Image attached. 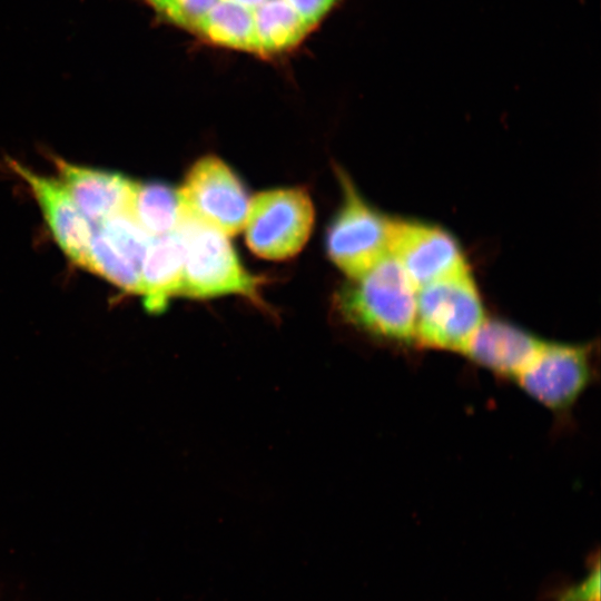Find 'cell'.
<instances>
[{"mask_svg":"<svg viewBox=\"0 0 601 601\" xmlns=\"http://www.w3.org/2000/svg\"><path fill=\"white\" fill-rule=\"evenodd\" d=\"M199 41L262 59L297 48L341 0H144Z\"/></svg>","mask_w":601,"mask_h":601,"instance_id":"1","label":"cell"},{"mask_svg":"<svg viewBox=\"0 0 601 601\" xmlns=\"http://www.w3.org/2000/svg\"><path fill=\"white\" fill-rule=\"evenodd\" d=\"M416 287L390 254L345 285L336 306L345 321L368 335L415 345Z\"/></svg>","mask_w":601,"mask_h":601,"instance_id":"2","label":"cell"},{"mask_svg":"<svg viewBox=\"0 0 601 601\" xmlns=\"http://www.w3.org/2000/svg\"><path fill=\"white\" fill-rule=\"evenodd\" d=\"M177 230L185 249L180 296L259 299L263 278L244 267L228 235L184 211Z\"/></svg>","mask_w":601,"mask_h":601,"instance_id":"3","label":"cell"},{"mask_svg":"<svg viewBox=\"0 0 601 601\" xmlns=\"http://www.w3.org/2000/svg\"><path fill=\"white\" fill-rule=\"evenodd\" d=\"M485 319L469 268L417 288L415 346L461 353Z\"/></svg>","mask_w":601,"mask_h":601,"instance_id":"4","label":"cell"},{"mask_svg":"<svg viewBox=\"0 0 601 601\" xmlns=\"http://www.w3.org/2000/svg\"><path fill=\"white\" fill-rule=\"evenodd\" d=\"M314 216V205L305 188L260 191L249 203L244 224L246 243L262 258L288 259L305 246Z\"/></svg>","mask_w":601,"mask_h":601,"instance_id":"5","label":"cell"},{"mask_svg":"<svg viewBox=\"0 0 601 601\" xmlns=\"http://www.w3.org/2000/svg\"><path fill=\"white\" fill-rule=\"evenodd\" d=\"M343 201L326 235L332 262L352 279L358 278L388 254L390 219L378 214L339 170Z\"/></svg>","mask_w":601,"mask_h":601,"instance_id":"6","label":"cell"},{"mask_svg":"<svg viewBox=\"0 0 601 601\" xmlns=\"http://www.w3.org/2000/svg\"><path fill=\"white\" fill-rule=\"evenodd\" d=\"M594 375L592 346L543 341L514 382L555 413L574 405Z\"/></svg>","mask_w":601,"mask_h":601,"instance_id":"7","label":"cell"},{"mask_svg":"<svg viewBox=\"0 0 601 601\" xmlns=\"http://www.w3.org/2000/svg\"><path fill=\"white\" fill-rule=\"evenodd\" d=\"M178 191L184 213L226 235L244 228L250 203L248 193L219 157L207 155L195 161Z\"/></svg>","mask_w":601,"mask_h":601,"instance_id":"8","label":"cell"},{"mask_svg":"<svg viewBox=\"0 0 601 601\" xmlns=\"http://www.w3.org/2000/svg\"><path fill=\"white\" fill-rule=\"evenodd\" d=\"M152 237L128 213L116 214L95 227L82 267L139 295L142 262Z\"/></svg>","mask_w":601,"mask_h":601,"instance_id":"9","label":"cell"},{"mask_svg":"<svg viewBox=\"0 0 601 601\" xmlns=\"http://www.w3.org/2000/svg\"><path fill=\"white\" fill-rule=\"evenodd\" d=\"M388 254L416 289L467 267L456 240L441 228L423 223L390 219Z\"/></svg>","mask_w":601,"mask_h":601,"instance_id":"10","label":"cell"},{"mask_svg":"<svg viewBox=\"0 0 601 601\" xmlns=\"http://www.w3.org/2000/svg\"><path fill=\"white\" fill-rule=\"evenodd\" d=\"M9 166L29 187L60 249L73 264L82 267L95 225L82 214L59 178L38 174L13 159H9Z\"/></svg>","mask_w":601,"mask_h":601,"instance_id":"11","label":"cell"},{"mask_svg":"<svg viewBox=\"0 0 601 601\" xmlns=\"http://www.w3.org/2000/svg\"><path fill=\"white\" fill-rule=\"evenodd\" d=\"M59 179L82 214L97 226L128 210L135 180L122 174L75 165L55 158Z\"/></svg>","mask_w":601,"mask_h":601,"instance_id":"12","label":"cell"},{"mask_svg":"<svg viewBox=\"0 0 601 601\" xmlns=\"http://www.w3.org/2000/svg\"><path fill=\"white\" fill-rule=\"evenodd\" d=\"M542 342L511 323L485 318L462 354L493 374L513 381Z\"/></svg>","mask_w":601,"mask_h":601,"instance_id":"13","label":"cell"},{"mask_svg":"<svg viewBox=\"0 0 601 601\" xmlns=\"http://www.w3.org/2000/svg\"><path fill=\"white\" fill-rule=\"evenodd\" d=\"M184 243L179 231L154 236L146 252L139 295L149 312H161L180 295L184 273Z\"/></svg>","mask_w":601,"mask_h":601,"instance_id":"14","label":"cell"},{"mask_svg":"<svg viewBox=\"0 0 601 601\" xmlns=\"http://www.w3.org/2000/svg\"><path fill=\"white\" fill-rule=\"evenodd\" d=\"M127 213L151 236L171 233L183 215L179 191L166 183L135 180Z\"/></svg>","mask_w":601,"mask_h":601,"instance_id":"15","label":"cell"},{"mask_svg":"<svg viewBox=\"0 0 601 601\" xmlns=\"http://www.w3.org/2000/svg\"><path fill=\"white\" fill-rule=\"evenodd\" d=\"M558 601H600L599 563L582 581L564 590Z\"/></svg>","mask_w":601,"mask_h":601,"instance_id":"16","label":"cell"}]
</instances>
